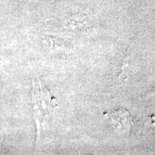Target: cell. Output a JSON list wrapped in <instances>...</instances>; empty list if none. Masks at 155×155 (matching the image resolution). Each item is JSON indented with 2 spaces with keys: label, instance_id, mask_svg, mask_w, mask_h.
Masks as SVG:
<instances>
[{
  "label": "cell",
  "instance_id": "3957f363",
  "mask_svg": "<svg viewBox=\"0 0 155 155\" xmlns=\"http://www.w3.org/2000/svg\"><path fill=\"white\" fill-rule=\"evenodd\" d=\"M88 20L86 18H84L83 16H75L74 18L71 19L69 21V25L71 28L79 30V29H83L87 27Z\"/></svg>",
  "mask_w": 155,
  "mask_h": 155
},
{
  "label": "cell",
  "instance_id": "6da1fadb",
  "mask_svg": "<svg viewBox=\"0 0 155 155\" xmlns=\"http://www.w3.org/2000/svg\"><path fill=\"white\" fill-rule=\"evenodd\" d=\"M32 104L37 126L38 139L41 132V128L48 115L55 106V101L49 91L42 84L36 75L32 73Z\"/></svg>",
  "mask_w": 155,
  "mask_h": 155
},
{
  "label": "cell",
  "instance_id": "277c9868",
  "mask_svg": "<svg viewBox=\"0 0 155 155\" xmlns=\"http://www.w3.org/2000/svg\"><path fill=\"white\" fill-rule=\"evenodd\" d=\"M129 56L126 55V57L124 60L123 66H122V77H124L128 73V70L129 68Z\"/></svg>",
  "mask_w": 155,
  "mask_h": 155
},
{
  "label": "cell",
  "instance_id": "7a4b0ae2",
  "mask_svg": "<svg viewBox=\"0 0 155 155\" xmlns=\"http://www.w3.org/2000/svg\"><path fill=\"white\" fill-rule=\"evenodd\" d=\"M109 115L117 128L127 129L132 125V121L129 114L125 110H117L114 113H110Z\"/></svg>",
  "mask_w": 155,
  "mask_h": 155
}]
</instances>
